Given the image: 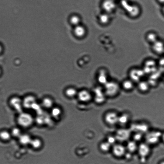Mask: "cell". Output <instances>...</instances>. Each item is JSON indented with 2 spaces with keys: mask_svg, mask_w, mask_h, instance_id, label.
<instances>
[{
  "mask_svg": "<svg viewBox=\"0 0 164 164\" xmlns=\"http://www.w3.org/2000/svg\"><path fill=\"white\" fill-rule=\"evenodd\" d=\"M145 74L142 68H133L129 72L130 79L134 82L138 83L143 80Z\"/></svg>",
  "mask_w": 164,
  "mask_h": 164,
  "instance_id": "obj_9",
  "label": "cell"
},
{
  "mask_svg": "<svg viewBox=\"0 0 164 164\" xmlns=\"http://www.w3.org/2000/svg\"><path fill=\"white\" fill-rule=\"evenodd\" d=\"M134 82L131 79L126 80L123 83V87L126 90L131 91L134 87Z\"/></svg>",
  "mask_w": 164,
  "mask_h": 164,
  "instance_id": "obj_28",
  "label": "cell"
},
{
  "mask_svg": "<svg viewBox=\"0 0 164 164\" xmlns=\"http://www.w3.org/2000/svg\"><path fill=\"white\" fill-rule=\"evenodd\" d=\"M161 140L164 143V132L162 133Z\"/></svg>",
  "mask_w": 164,
  "mask_h": 164,
  "instance_id": "obj_38",
  "label": "cell"
},
{
  "mask_svg": "<svg viewBox=\"0 0 164 164\" xmlns=\"http://www.w3.org/2000/svg\"><path fill=\"white\" fill-rule=\"evenodd\" d=\"M141 10L140 7L137 5H134L131 6L130 9V14L133 17L138 16L141 13Z\"/></svg>",
  "mask_w": 164,
  "mask_h": 164,
  "instance_id": "obj_22",
  "label": "cell"
},
{
  "mask_svg": "<svg viewBox=\"0 0 164 164\" xmlns=\"http://www.w3.org/2000/svg\"><path fill=\"white\" fill-rule=\"evenodd\" d=\"M152 45V51L157 55H162L164 53V41L159 39Z\"/></svg>",
  "mask_w": 164,
  "mask_h": 164,
  "instance_id": "obj_12",
  "label": "cell"
},
{
  "mask_svg": "<svg viewBox=\"0 0 164 164\" xmlns=\"http://www.w3.org/2000/svg\"><path fill=\"white\" fill-rule=\"evenodd\" d=\"M162 133L159 131H154L149 132L146 135V142L150 145L157 144L161 140Z\"/></svg>",
  "mask_w": 164,
  "mask_h": 164,
  "instance_id": "obj_7",
  "label": "cell"
},
{
  "mask_svg": "<svg viewBox=\"0 0 164 164\" xmlns=\"http://www.w3.org/2000/svg\"><path fill=\"white\" fill-rule=\"evenodd\" d=\"M78 92L76 89L75 88L69 87L65 89V94L68 98L71 99L77 96Z\"/></svg>",
  "mask_w": 164,
  "mask_h": 164,
  "instance_id": "obj_25",
  "label": "cell"
},
{
  "mask_svg": "<svg viewBox=\"0 0 164 164\" xmlns=\"http://www.w3.org/2000/svg\"><path fill=\"white\" fill-rule=\"evenodd\" d=\"M74 33L77 37L82 38L85 35L86 30L83 26L79 25L75 26L74 30Z\"/></svg>",
  "mask_w": 164,
  "mask_h": 164,
  "instance_id": "obj_24",
  "label": "cell"
},
{
  "mask_svg": "<svg viewBox=\"0 0 164 164\" xmlns=\"http://www.w3.org/2000/svg\"><path fill=\"white\" fill-rule=\"evenodd\" d=\"M131 117L130 114L127 113H124L119 114L118 125L121 127H126V126L130 121Z\"/></svg>",
  "mask_w": 164,
  "mask_h": 164,
  "instance_id": "obj_16",
  "label": "cell"
},
{
  "mask_svg": "<svg viewBox=\"0 0 164 164\" xmlns=\"http://www.w3.org/2000/svg\"><path fill=\"white\" fill-rule=\"evenodd\" d=\"M162 81L164 82V74H163V75H162Z\"/></svg>",
  "mask_w": 164,
  "mask_h": 164,
  "instance_id": "obj_40",
  "label": "cell"
},
{
  "mask_svg": "<svg viewBox=\"0 0 164 164\" xmlns=\"http://www.w3.org/2000/svg\"><path fill=\"white\" fill-rule=\"evenodd\" d=\"M162 14L164 16V5H162Z\"/></svg>",
  "mask_w": 164,
  "mask_h": 164,
  "instance_id": "obj_39",
  "label": "cell"
},
{
  "mask_svg": "<svg viewBox=\"0 0 164 164\" xmlns=\"http://www.w3.org/2000/svg\"><path fill=\"white\" fill-rule=\"evenodd\" d=\"M42 142L41 140L38 138H35L32 139L30 145L33 148L38 149L40 148L42 145Z\"/></svg>",
  "mask_w": 164,
  "mask_h": 164,
  "instance_id": "obj_27",
  "label": "cell"
},
{
  "mask_svg": "<svg viewBox=\"0 0 164 164\" xmlns=\"http://www.w3.org/2000/svg\"><path fill=\"white\" fill-rule=\"evenodd\" d=\"M70 22L72 25L76 26L79 25V23L80 22V18L77 16H73L70 18Z\"/></svg>",
  "mask_w": 164,
  "mask_h": 164,
  "instance_id": "obj_34",
  "label": "cell"
},
{
  "mask_svg": "<svg viewBox=\"0 0 164 164\" xmlns=\"http://www.w3.org/2000/svg\"><path fill=\"white\" fill-rule=\"evenodd\" d=\"M54 102L53 99L50 96H46L42 99L41 104L42 106L46 109L53 108Z\"/></svg>",
  "mask_w": 164,
  "mask_h": 164,
  "instance_id": "obj_23",
  "label": "cell"
},
{
  "mask_svg": "<svg viewBox=\"0 0 164 164\" xmlns=\"http://www.w3.org/2000/svg\"><path fill=\"white\" fill-rule=\"evenodd\" d=\"M142 69L145 75H150L159 70L157 62L153 59H147L144 63Z\"/></svg>",
  "mask_w": 164,
  "mask_h": 164,
  "instance_id": "obj_4",
  "label": "cell"
},
{
  "mask_svg": "<svg viewBox=\"0 0 164 164\" xmlns=\"http://www.w3.org/2000/svg\"><path fill=\"white\" fill-rule=\"evenodd\" d=\"M106 141L113 146L117 143V140L115 135H108L106 138Z\"/></svg>",
  "mask_w": 164,
  "mask_h": 164,
  "instance_id": "obj_35",
  "label": "cell"
},
{
  "mask_svg": "<svg viewBox=\"0 0 164 164\" xmlns=\"http://www.w3.org/2000/svg\"><path fill=\"white\" fill-rule=\"evenodd\" d=\"M109 19V17L107 14L102 15L100 17V21L103 24H106L108 23Z\"/></svg>",
  "mask_w": 164,
  "mask_h": 164,
  "instance_id": "obj_36",
  "label": "cell"
},
{
  "mask_svg": "<svg viewBox=\"0 0 164 164\" xmlns=\"http://www.w3.org/2000/svg\"><path fill=\"white\" fill-rule=\"evenodd\" d=\"M36 102V99L33 95H27L23 100V107L26 108H32L33 106Z\"/></svg>",
  "mask_w": 164,
  "mask_h": 164,
  "instance_id": "obj_15",
  "label": "cell"
},
{
  "mask_svg": "<svg viewBox=\"0 0 164 164\" xmlns=\"http://www.w3.org/2000/svg\"><path fill=\"white\" fill-rule=\"evenodd\" d=\"M105 93L107 96L113 97L119 93L120 87L118 84L114 81H108L104 85Z\"/></svg>",
  "mask_w": 164,
  "mask_h": 164,
  "instance_id": "obj_1",
  "label": "cell"
},
{
  "mask_svg": "<svg viewBox=\"0 0 164 164\" xmlns=\"http://www.w3.org/2000/svg\"><path fill=\"white\" fill-rule=\"evenodd\" d=\"M157 62L158 69L164 74V56L160 58Z\"/></svg>",
  "mask_w": 164,
  "mask_h": 164,
  "instance_id": "obj_32",
  "label": "cell"
},
{
  "mask_svg": "<svg viewBox=\"0 0 164 164\" xmlns=\"http://www.w3.org/2000/svg\"><path fill=\"white\" fill-rule=\"evenodd\" d=\"M33 117L31 114L25 113H21L17 118L18 124L23 127L31 126L34 121Z\"/></svg>",
  "mask_w": 164,
  "mask_h": 164,
  "instance_id": "obj_3",
  "label": "cell"
},
{
  "mask_svg": "<svg viewBox=\"0 0 164 164\" xmlns=\"http://www.w3.org/2000/svg\"><path fill=\"white\" fill-rule=\"evenodd\" d=\"M145 39L151 45L154 44L159 39L158 34L154 32H149L145 35Z\"/></svg>",
  "mask_w": 164,
  "mask_h": 164,
  "instance_id": "obj_18",
  "label": "cell"
},
{
  "mask_svg": "<svg viewBox=\"0 0 164 164\" xmlns=\"http://www.w3.org/2000/svg\"><path fill=\"white\" fill-rule=\"evenodd\" d=\"M119 114L113 111H108L105 114L104 120L108 126L113 127L118 125Z\"/></svg>",
  "mask_w": 164,
  "mask_h": 164,
  "instance_id": "obj_2",
  "label": "cell"
},
{
  "mask_svg": "<svg viewBox=\"0 0 164 164\" xmlns=\"http://www.w3.org/2000/svg\"><path fill=\"white\" fill-rule=\"evenodd\" d=\"M136 142L132 140L126 142L125 146L127 152L132 154L138 151V145Z\"/></svg>",
  "mask_w": 164,
  "mask_h": 164,
  "instance_id": "obj_17",
  "label": "cell"
},
{
  "mask_svg": "<svg viewBox=\"0 0 164 164\" xmlns=\"http://www.w3.org/2000/svg\"><path fill=\"white\" fill-rule=\"evenodd\" d=\"M1 139L4 141H8L10 139L12 135L11 132L7 131H3L1 132L0 134Z\"/></svg>",
  "mask_w": 164,
  "mask_h": 164,
  "instance_id": "obj_29",
  "label": "cell"
},
{
  "mask_svg": "<svg viewBox=\"0 0 164 164\" xmlns=\"http://www.w3.org/2000/svg\"><path fill=\"white\" fill-rule=\"evenodd\" d=\"M98 80L99 83L104 85L108 82L107 73L105 70H102L100 71L98 76Z\"/></svg>",
  "mask_w": 164,
  "mask_h": 164,
  "instance_id": "obj_20",
  "label": "cell"
},
{
  "mask_svg": "<svg viewBox=\"0 0 164 164\" xmlns=\"http://www.w3.org/2000/svg\"><path fill=\"white\" fill-rule=\"evenodd\" d=\"M163 55H164V54H163Z\"/></svg>",
  "mask_w": 164,
  "mask_h": 164,
  "instance_id": "obj_42",
  "label": "cell"
},
{
  "mask_svg": "<svg viewBox=\"0 0 164 164\" xmlns=\"http://www.w3.org/2000/svg\"><path fill=\"white\" fill-rule=\"evenodd\" d=\"M133 140L137 142H141L144 138L143 134L138 132H136L132 136Z\"/></svg>",
  "mask_w": 164,
  "mask_h": 164,
  "instance_id": "obj_30",
  "label": "cell"
},
{
  "mask_svg": "<svg viewBox=\"0 0 164 164\" xmlns=\"http://www.w3.org/2000/svg\"><path fill=\"white\" fill-rule=\"evenodd\" d=\"M94 99L97 104H102L106 101V96L104 89L100 87L95 88L94 90Z\"/></svg>",
  "mask_w": 164,
  "mask_h": 164,
  "instance_id": "obj_8",
  "label": "cell"
},
{
  "mask_svg": "<svg viewBox=\"0 0 164 164\" xmlns=\"http://www.w3.org/2000/svg\"><path fill=\"white\" fill-rule=\"evenodd\" d=\"M151 86L148 80H143L138 83V88L142 93H147L149 92Z\"/></svg>",
  "mask_w": 164,
  "mask_h": 164,
  "instance_id": "obj_14",
  "label": "cell"
},
{
  "mask_svg": "<svg viewBox=\"0 0 164 164\" xmlns=\"http://www.w3.org/2000/svg\"><path fill=\"white\" fill-rule=\"evenodd\" d=\"M113 146L106 140L101 142L99 145L100 151L104 153H107L111 151Z\"/></svg>",
  "mask_w": 164,
  "mask_h": 164,
  "instance_id": "obj_19",
  "label": "cell"
},
{
  "mask_svg": "<svg viewBox=\"0 0 164 164\" xmlns=\"http://www.w3.org/2000/svg\"><path fill=\"white\" fill-rule=\"evenodd\" d=\"M12 136L19 138L22 134L21 130L17 127H14L10 132Z\"/></svg>",
  "mask_w": 164,
  "mask_h": 164,
  "instance_id": "obj_33",
  "label": "cell"
},
{
  "mask_svg": "<svg viewBox=\"0 0 164 164\" xmlns=\"http://www.w3.org/2000/svg\"><path fill=\"white\" fill-rule=\"evenodd\" d=\"M9 103L10 106L16 111L21 113L22 107H23V100L19 97L17 96L12 97L9 100Z\"/></svg>",
  "mask_w": 164,
  "mask_h": 164,
  "instance_id": "obj_11",
  "label": "cell"
},
{
  "mask_svg": "<svg viewBox=\"0 0 164 164\" xmlns=\"http://www.w3.org/2000/svg\"><path fill=\"white\" fill-rule=\"evenodd\" d=\"M19 138L20 144L24 145L30 144L32 139L28 134H22Z\"/></svg>",
  "mask_w": 164,
  "mask_h": 164,
  "instance_id": "obj_26",
  "label": "cell"
},
{
  "mask_svg": "<svg viewBox=\"0 0 164 164\" xmlns=\"http://www.w3.org/2000/svg\"><path fill=\"white\" fill-rule=\"evenodd\" d=\"M62 113V111L60 108L54 107L52 108L51 114L52 116L55 118H59Z\"/></svg>",
  "mask_w": 164,
  "mask_h": 164,
  "instance_id": "obj_31",
  "label": "cell"
},
{
  "mask_svg": "<svg viewBox=\"0 0 164 164\" xmlns=\"http://www.w3.org/2000/svg\"><path fill=\"white\" fill-rule=\"evenodd\" d=\"M77 96L79 101L84 103L89 102L93 99L92 94L86 90H82L78 92Z\"/></svg>",
  "mask_w": 164,
  "mask_h": 164,
  "instance_id": "obj_10",
  "label": "cell"
},
{
  "mask_svg": "<svg viewBox=\"0 0 164 164\" xmlns=\"http://www.w3.org/2000/svg\"><path fill=\"white\" fill-rule=\"evenodd\" d=\"M160 164H164V161L162 162Z\"/></svg>",
  "mask_w": 164,
  "mask_h": 164,
  "instance_id": "obj_41",
  "label": "cell"
},
{
  "mask_svg": "<svg viewBox=\"0 0 164 164\" xmlns=\"http://www.w3.org/2000/svg\"><path fill=\"white\" fill-rule=\"evenodd\" d=\"M150 145L147 143L141 142L138 145V152L141 156L145 157L149 155L151 152Z\"/></svg>",
  "mask_w": 164,
  "mask_h": 164,
  "instance_id": "obj_13",
  "label": "cell"
},
{
  "mask_svg": "<svg viewBox=\"0 0 164 164\" xmlns=\"http://www.w3.org/2000/svg\"><path fill=\"white\" fill-rule=\"evenodd\" d=\"M156 1L162 5H164V0H156Z\"/></svg>",
  "mask_w": 164,
  "mask_h": 164,
  "instance_id": "obj_37",
  "label": "cell"
},
{
  "mask_svg": "<svg viewBox=\"0 0 164 164\" xmlns=\"http://www.w3.org/2000/svg\"><path fill=\"white\" fill-rule=\"evenodd\" d=\"M111 152L115 157L121 158L125 156L127 150L125 145L122 143L117 142L113 146Z\"/></svg>",
  "mask_w": 164,
  "mask_h": 164,
  "instance_id": "obj_6",
  "label": "cell"
},
{
  "mask_svg": "<svg viewBox=\"0 0 164 164\" xmlns=\"http://www.w3.org/2000/svg\"><path fill=\"white\" fill-rule=\"evenodd\" d=\"M115 6L113 0H105L103 4V9L107 12H110L113 11Z\"/></svg>",
  "mask_w": 164,
  "mask_h": 164,
  "instance_id": "obj_21",
  "label": "cell"
},
{
  "mask_svg": "<svg viewBox=\"0 0 164 164\" xmlns=\"http://www.w3.org/2000/svg\"><path fill=\"white\" fill-rule=\"evenodd\" d=\"M131 132L126 127H121L118 129L115 134L117 142L122 143L130 140L131 136Z\"/></svg>",
  "mask_w": 164,
  "mask_h": 164,
  "instance_id": "obj_5",
  "label": "cell"
}]
</instances>
